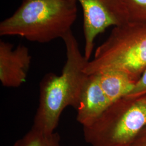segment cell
<instances>
[{
    "label": "cell",
    "instance_id": "2",
    "mask_svg": "<svg viewBox=\"0 0 146 146\" xmlns=\"http://www.w3.org/2000/svg\"><path fill=\"white\" fill-rule=\"evenodd\" d=\"M76 0H22L10 17L0 23V35L18 36L47 43L62 39L78 17Z\"/></svg>",
    "mask_w": 146,
    "mask_h": 146
},
{
    "label": "cell",
    "instance_id": "5",
    "mask_svg": "<svg viewBox=\"0 0 146 146\" xmlns=\"http://www.w3.org/2000/svg\"><path fill=\"white\" fill-rule=\"evenodd\" d=\"M83 11L84 55L89 61L96 37L110 27L128 22V15L122 0H76Z\"/></svg>",
    "mask_w": 146,
    "mask_h": 146
},
{
    "label": "cell",
    "instance_id": "12",
    "mask_svg": "<svg viewBox=\"0 0 146 146\" xmlns=\"http://www.w3.org/2000/svg\"><path fill=\"white\" fill-rule=\"evenodd\" d=\"M131 146H146V127L137 137Z\"/></svg>",
    "mask_w": 146,
    "mask_h": 146
},
{
    "label": "cell",
    "instance_id": "11",
    "mask_svg": "<svg viewBox=\"0 0 146 146\" xmlns=\"http://www.w3.org/2000/svg\"><path fill=\"white\" fill-rule=\"evenodd\" d=\"M146 95V68L136 81L131 92L126 96L135 98Z\"/></svg>",
    "mask_w": 146,
    "mask_h": 146
},
{
    "label": "cell",
    "instance_id": "6",
    "mask_svg": "<svg viewBox=\"0 0 146 146\" xmlns=\"http://www.w3.org/2000/svg\"><path fill=\"white\" fill-rule=\"evenodd\" d=\"M29 49L20 44L14 48L11 43L0 41V81L7 88H18L26 82L31 67Z\"/></svg>",
    "mask_w": 146,
    "mask_h": 146
},
{
    "label": "cell",
    "instance_id": "1",
    "mask_svg": "<svg viewBox=\"0 0 146 146\" xmlns=\"http://www.w3.org/2000/svg\"><path fill=\"white\" fill-rule=\"evenodd\" d=\"M62 40L66 50V63L60 74L48 73L41 80L39 104L31 127L46 133L55 132L67 107L78 109L88 76L84 69L89 61L81 52L72 31Z\"/></svg>",
    "mask_w": 146,
    "mask_h": 146
},
{
    "label": "cell",
    "instance_id": "10",
    "mask_svg": "<svg viewBox=\"0 0 146 146\" xmlns=\"http://www.w3.org/2000/svg\"><path fill=\"white\" fill-rule=\"evenodd\" d=\"M128 15V21L146 25V0H122Z\"/></svg>",
    "mask_w": 146,
    "mask_h": 146
},
{
    "label": "cell",
    "instance_id": "9",
    "mask_svg": "<svg viewBox=\"0 0 146 146\" xmlns=\"http://www.w3.org/2000/svg\"><path fill=\"white\" fill-rule=\"evenodd\" d=\"M13 146H61V137L55 131L46 133L31 128Z\"/></svg>",
    "mask_w": 146,
    "mask_h": 146
},
{
    "label": "cell",
    "instance_id": "4",
    "mask_svg": "<svg viewBox=\"0 0 146 146\" xmlns=\"http://www.w3.org/2000/svg\"><path fill=\"white\" fill-rule=\"evenodd\" d=\"M146 127V95L112 103L94 123L83 127L90 146H131Z\"/></svg>",
    "mask_w": 146,
    "mask_h": 146
},
{
    "label": "cell",
    "instance_id": "7",
    "mask_svg": "<svg viewBox=\"0 0 146 146\" xmlns=\"http://www.w3.org/2000/svg\"><path fill=\"white\" fill-rule=\"evenodd\" d=\"M111 104L100 86L97 75H88L76 110V120L83 127L91 125Z\"/></svg>",
    "mask_w": 146,
    "mask_h": 146
},
{
    "label": "cell",
    "instance_id": "8",
    "mask_svg": "<svg viewBox=\"0 0 146 146\" xmlns=\"http://www.w3.org/2000/svg\"><path fill=\"white\" fill-rule=\"evenodd\" d=\"M95 74L111 104L127 96L136 82L126 73L117 70H107Z\"/></svg>",
    "mask_w": 146,
    "mask_h": 146
},
{
    "label": "cell",
    "instance_id": "3",
    "mask_svg": "<svg viewBox=\"0 0 146 146\" xmlns=\"http://www.w3.org/2000/svg\"><path fill=\"white\" fill-rule=\"evenodd\" d=\"M146 68V25L127 22L113 27L84 69L87 75L117 70L136 82Z\"/></svg>",
    "mask_w": 146,
    "mask_h": 146
}]
</instances>
